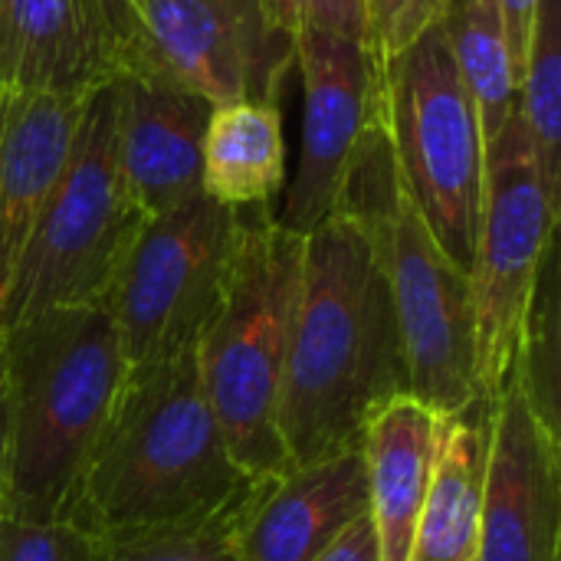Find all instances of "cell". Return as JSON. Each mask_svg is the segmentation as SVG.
<instances>
[{
  "label": "cell",
  "mask_w": 561,
  "mask_h": 561,
  "mask_svg": "<svg viewBox=\"0 0 561 561\" xmlns=\"http://www.w3.org/2000/svg\"><path fill=\"white\" fill-rule=\"evenodd\" d=\"M477 561H561V434L513 378L490 401Z\"/></svg>",
  "instance_id": "obj_12"
},
{
  "label": "cell",
  "mask_w": 561,
  "mask_h": 561,
  "mask_svg": "<svg viewBox=\"0 0 561 561\" xmlns=\"http://www.w3.org/2000/svg\"><path fill=\"white\" fill-rule=\"evenodd\" d=\"M316 561H381L368 513L362 519H355Z\"/></svg>",
  "instance_id": "obj_28"
},
{
  "label": "cell",
  "mask_w": 561,
  "mask_h": 561,
  "mask_svg": "<svg viewBox=\"0 0 561 561\" xmlns=\"http://www.w3.org/2000/svg\"><path fill=\"white\" fill-rule=\"evenodd\" d=\"M122 69L154 76L210 105L279 102L296 69V39L260 0H128Z\"/></svg>",
  "instance_id": "obj_9"
},
{
  "label": "cell",
  "mask_w": 561,
  "mask_h": 561,
  "mask_svg": "<svg viewBox=\"0 0 561 561\" xmlns=\"http://www.w3.org/2000/svg\"><path fill=\"white\" fill-rule=\"evenodd\" d=\"M381 247L408 394L437 414H457L483 401L470 273L440 250L398 181L381 214Z\"/></svg>",
  "instance_id": "obj_10"
},
{
  "label": "cell",
  "mask_w": 561,
  "mask_h": 561,
  "mask_svg": "<svg viewBox=\"0 0 561 561\" xmlns=\"http://www.w3.org/2000/svg\"><path fill=\"white\" fill-rule=\"evenodd\" d=\"M561 316H559V263L556 250L549 253L533 299L523 316L516 362L510 378L523 388L533 411L561 434L559 421V375H561Z\"/></svg>",
  "instance_id": "obj_22"
},
{
  "label": "cell",
  "mask_w": 561,
  "mask_h": 561,
  "mask_svg": "<svg viewBox=\"0 0 561 561\" xmlns=\"http://www.w3.org/2000/svg\"><path fill=\"white\" fill-rule=\"evenodd\" d=\"M368 513L362 444L256 483L240 523L237 561H316Z\"/></svg>",
  "instance_id": "obj_14"
},
{
  "label": "cell",
  "mask_w": 561,
  "mask_h": 561,
  "mask_svg": "<svg viewBox=\"0 0 561 561\" xmlns=\"http://www.w3.org/2000/svg\"><path fill=\"white\" fill-rule=\"evenodd\" d=\"M95 7L105 13L115 39H118V53H122V43H125V33H128V0H95Z\"/></svg>",
  "instance_id": "obj_29"
},
{
  "label": "cell",
  "mask_w": 561,
  "mask_h": 561,
  "mask_svg": "<svg viewBox=\"0 0 561 561\" xmlns=\"http://www.w3.org/2000/svg\"><path fill=\"white\" fill-rule=\"evenodd\" d=\"M240 210L207 194L145 220L112 286L105 312L128 365H145L191 348L210 319Z\"/></svg>",
  "instance_id": "obj_8"
},
{
  "label": "cell",
  "mask_w": 561,
  "mask_h": 561,
  "mask_svg": "<svg viewBox=\"0 0 561 561\" xmlns=\"http://www.w3.org/2000/svg\"><path fill=\"white\" fill-rule=\"evenodd\" d=\"M92 542L69 523L0 516V561H89Z\"/></svg>",
  "instance_id": "obj_26"
},
{
  "label": "cell",
  "mask_w": 561,
  "mask_h": 561,
  "mask_svg": "<svg viewBox=\"0 0 561 561\" xmlns=\"http://www.w3.org/2000/svg\"><path fill=\"white\" fill-rule=\"evenodd\" d=\"M490 450V401L440 414L437 457L417 516L411 561H477Z\"/></svg>",
  "instance_id": "obj_18"
},
{
  "label": "cell",
  "mask_w": 561,
  "mask_h": 561,
  "mask_svg": "<svg viewBox=\"0 0 561 561\" xmlns=\"http://www.w3.org/2000/svg\"><path fill=\"white\" fill-rule=\"evenodd\" d=\"M388 201L345 204L302 237V283L279 408L293 467L358 447L368 417L408 394L381 247Z\"/></svg>",
  "instance_id": "obj_1"
},
{
  "label": "cell",
  "mask_w": 561,
  "mask_h": 561,
  "mask_svg": "<svg viewBox=\"0 0 561 561\" xmlns=\"http://www.w3.org/2000/svg\"><path fill=\"white\" fill-rule=\"evenodd\" d=\"M128 362L102 306L49 309L0 332L3 516L56 523L115 408Z\"/></svg>",
  "instance_id": "obj_3"
},
{
  "label": "cell",
  "mask_w": 561,
  "mask_h": 561,
  "mask_svg": "<svg viewBox=\"0 0 561 561\" xmlns=\"http://www.w3.org/2000/svg\"><path fill=\"white\" fill-rule=\"evenodd\" d=\"M3 490H7V424H3V388H0V516H3Z\"/></svg>",
  "instance_id": "obj_30"
},
{
  "label": "cell",
  "mask_w": 561,
  "mask_h": 561,
  "mask_svg": "<svg viewBox=\"0 0 561 561\" xmlns=\"http://www.w3.org/2000/svg\"><path fill=\"white\" fill-rule=\"evenodd\" d=\"M247 500L207 519L92 542L89 561H237L233 539Z\"/></svg>",
  "instance_id": "obj_23"
},
{
  "label": "cell",
  "mask_w": 561,
  "mask_h": 561,
  "mask_svg": "<svg viewBox=\"0 0 561 561\" xmlns=\"http://www.w3.org/2000/svg\"><path fill=\"white\" fill-rule=\"evenodd\" d=\"M561 191L549 184L536 141L519 115L486 141L483 210L470 266L477 302V385L493 401L513 371L516 342L539 273L556 250Z\"/></svg>",
  "instance_id": "obj_7"
},
{
  "label": "cell",
  "mask_w": 561,
  "mask_h": 561,
  "mask_svg": "<svg viewBox=\"0 0 561 561\" xmlns=\"http://www.w3.org/2000/svg\"><path fill=\"white\" fill-rule=\"evenodd\" d=\"M519 115L549 184L561 191V0H539L519 79Z\"/></svg>",
  "instance_id": "obj_21"
},
{
  "label": "cell",
  "mask_w": 561,
  "mask_h": 561,
  "mask_svg": "<svg viewBox=\"0 0 561 561\" xmlns=\"http://www.w3.org/2000/svg\"><path fill=\"white\" fill-rule=\"evenodd\" d=\"M500 16H503V30H506V43L516 62V76L523 79V66H526V53H529V39H533V26H536V10L539 0H496Z\"/></svg>",
  "instance_id": "obj_27"
},
{
  "label": "cell",
  "mask_w": 561,
  "mask_h": 561,
  "mask_svg": "<svg viewBox=\"0 0 561 561\" xmlns=\"http://www.w3.org/2000/svg\"><path fill=\"white\" fill-rule=\"evenodd\" d=\"M440 414L411 394L391 398L362 431L368 519L381 561H411L417 516L437 457Z\"/></svg>",
  "instance_id": "obj_17"
},
{
  "label": "cell",
  "mask_w": 561,
  "mask_h": 561,
  "mask_svg": "<svg viewBox=\"0 0 561 561\" xmlns=\"http://www.w3.org/2000/svg\"><path fill=\"white\" fill-rule=\"evenodd\" d=\"M108 85L92 92L69 161L16 256L0 296V332L49 309H105L148 220L118 174Z\"/></svg>",
  "instance_id": "obj_5"
},
{
  "label": "cell",
  "mask_w": 561,
  "mask_h": 561,
  "mask_svg": "<svg viewBox=\"0 0 561 561\" xmlns=\"http://www.w3.org/2000/svg\"><path fill=\"white\" fill-rule=\"evenodd\" d=\"M194 345L128 365L59 516L89 542L217 516L263 483L230 457L201 388Z\"/></svg>",
  "instance_id": "obj_2"
},
{
  "label": "cell",
  "mask_w": 561,
  "mask_h": 561,
  "mask_svg": "<svg viewBox=\"0 0 561 561\" xmlns=\"http://www.w3.org/2000/svg\"><path fill=\"white\" fill-rule=\"evenodd\" d=\"M108 89L115 161L135 207L151 220L204 194L201 164L214 105L135 69H118Z\"/></svg>",
  "instance_id": "obj_13"
},
{
  "label": "cell",
  "mask_w": 561,
  "mask_h": 561,
  "mask_svg": "<svg viewBox=\"0 0 561 561\" xmlns=\"http://www.w3.org/2000/svg\"><path fill=\"white\" fill-rule=\"evenodd\" d=\"M378 69V122L398 187L440 250L470 273L480 237L486 135L444 26Z\"/></svg>",
  "instance_id": "obj_6"
},
{
  "label": "cell",
  "mask_w": 561,
  "mask_h": 561,
  "mask_svg": "<svg viewBox=\"0 0 561 561\" xmlns=\"http://www.w3.org/2000/svg\"><path fill=\"white\" fill-rule=\"evenodd\" d=\"M296 69L306 99L299 171L276 224L306 237L342 207L345 187L381 125L378 69L365 43L306 30L296 36Z\"/></svg>",
  "instance_id": "obj_11"
},
{
  "label": "cell",
  "mask_w": 561,
  "mask_h": 561,
  "mask_svg": "<svg viewBox=\"0 0 561 561\" xmlns=\"http://www.w3.org/2000/svg\"><path fill=\"white\" fill-rule=\"evenodd\" d=\"M260 7L266 20L293 39L312 30V33H332L365 43L362 0H260Z\"/></svg>",
  "instance_id": "obj_25"
},
{
  "label": "cell",
  "mask_w": 561,
  "mask_h": 561,
  "mask_svg": "<svg viewBox=\"0 0 561 561\" xmlns=\"http://www.w3.org/2000/svg\"><path fill=\"white\" fill-rule=\"evenodd\" d=\"M440 26L490 141L519 108V76L500 7L496 0H450Z\"/></svg>",
  "instance_id": "obj_20"
},
{
  "label": "cell",
  "mask_w": 561,
  "mask_h": 561,
  "mask_svg": "<svg viewBox=\"0 0 561 561\" xmlns=\"http://www.w3.org/2000/svg\"><path fill=\"white\" fill-rule=\"evenodd\" d=\"M283 181L286 141L279 105L250 99L214 105L204 135V194L230 210L270 207Z\"/></svg>",
  "instance_id": "obj_19"
},
{
  "label": "cell",
  "mask_w": 561,
  "mask_h": 561,
  "mask_svg": "<svg viewBox=\"0 0 561 561\" xmlns=\"http://www.w3.org/2000/svg\"><path fill=\"white\" fill-rule=\"evenodd\" d=\"M118 69V39L95 0H0L3 89L85 99Z\"/></svg>",
  "instance_id": "obj_15"
},
{
  "label": "cell",
  "mask_w": 561,
  "mask_h": 561,
  "mask_svg": "<svg viewBox=\"0 0 561 561\" xmlns=\"http://www.w3.org/2000/svg\"><path fill=\"white\" fill-rule=\"evenodd\" d=\"M89 99L0 85V296L69 161Z\"/></svg>",
  "instance_id": "obj_16"
},
{
  "label": "cell",
  "mask_w": 561,
  "mask_h": 561,
  "mask_svg": "<svg viewBox=\"0 0 561 561\" xmlns=\"http://www.w3.org/2000/svg\"><path fill=\"white\" fill-rule=\"evenodd\" d=\"M365 49L375 66L411 49L424 33L440 26L450 0H362Z\"/></svg>",
  "instance_id": "obj_24"
},
{
  "label": "cell",
  "mask_w": 561,
  "mask_h": 561,
  "mask_svg": "<svg viewBox=\"0 0 561 561\" xmlns=\"http://www.w3.org/2000/svg\"><path fill=\"white\" fill-rule=\"evenodd\" d=\"M302 283V237L273 207H247L210 319L197 335V371L230 457L250 480L293 470L283 431V381Z\"/></svg>",
  "instance_id": "obj_4"
}]
</instances>
